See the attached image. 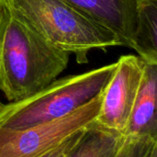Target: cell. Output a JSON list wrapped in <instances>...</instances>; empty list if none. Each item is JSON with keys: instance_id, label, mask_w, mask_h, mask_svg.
I'll list each match as a JSON object with an SVG mask.
<instances>
[{"instance_id": "cell-13", "label": "cell", "mask_w": 157, "mask_h": 157, "mask_svg": "<svg viewBox=\"0 0 157 157\" xmlns=\"http://www.w3.org/2000/svg\"><path fill=\"white\" fill-rule=\"evenodd\" d=\"M2 106H3V104H2V103L0 102V109H1V108H2Z\"/></svg>"}, {"instance_id": "cell-1", "label": "cell", "mask_w": 157, "mask_h": 157, "mask_svg": "<svg viewBox=\"0 0 157 157\" xmlns=\"http://www.w3.org/2000/svg\"><path fill=\"white\" fill-rule=\"evenodd\" d=\"M69 58V52L52 45L2 3L0 91L8 101L23 100L47 87L65 70Z\"/></svg>"}, {"instance_id": "cell-5", "label": "cell", "mask_w": 157, "mask_h": 157, "mask_svg": "<svg viewBox=\"0 0 157 157\" xmlns=\"http://www.w3.org/2000/svg\"><path fill=\"white\" fill-rule=\"evenodd\" d=\"M144 68L139 56L123 55L117 62V68L103 92L99 112L95 123L109 131L125 134L135 102Z\"/></svg>"}, {"instance_id": "cell-4", "label": "cell", "mask_w": 157, "mask_h": 157, "mask_svg": "<svg viewBox=\"0 0 157 157\" xmlns=\"http://www.w3.org/2000/svg\"><path fill=\"white\" fill-rule=\"evenodd\" d=\"M103 93L59 120L21 130L0 128V157H40L79 130L92 123L100 109Z\"/></svg>"}, {"instance_id": "cell-6", "label": "cell", "mask_w": 157, "mask_h": 157, "mask_svg": "<svg viewBox=\"0 0 157 157\" xmlns=\"http://www.w3.org/2000/svg\"><path fill=\"white\" fill-rule=\"evenodd\" d=\"M98 25L114 33L121 46L133 49L138 0H63Z\"/></svg>"}, {"instance_id": "cell-11", "label": "cell", "mask_w": 157, "mask_h": 157, "mask_svg": "<svg viewBox=\"0 0 157 157\" xmlns=\"http://www.w3.org/2000/svg\"><path fill=\"white\" fill-rule=\"evenodd\" d=\"M84 129L77 131L76 132L72 134L70 137H68L66 140H64L57 147H55L54 149H52V151L48 152L47 154L43 155L40 157H66L69 155V153L71 152L72 148L77 143L78 139L80 138V136L84 131Z\"/></svg>"}, {"instance_id": "cell-14", "label": "cell", "mask_w": 157, "mask_h": 157, "mask_svg": "<svg viewBox=\"0 0 157 157\" xmlns=\"http://www.w3.org/2000/svg\"><path fill=\"white\" fill-rule=\"evenodd\" d=\"M154 157H157V154L156 155H154Z\"/></svg>"}, {"instance_id": "cell-8", "label": "cell", "mask_w": 157, "mask_h": 157, "mask_svg": "<svg viewBox=\"0 0 157 157\" xmlns=\"http://www.w3.org/2000/svg\"><path fill=\"white\" fill-rule=\"evenodd\" d=\"M125 136L104 129L94 121L87 125L66 157H115Z\"/></svg>"}, {"instance_id": "cell-12", "label": "cell", "mask_w": 157, "mask_h": 157, "mask_svg": "<svg viewBox=\"0 0 157 157\" xmlns=\"http://www.w3.org/2000/svg\"><path fill=\"white\" fill-rule=\"evenodd\" d=\"M2 3H3V1H2V0H0V7H1V6H2Z\"/></svg>"}, {"instance_id": "cell-2", "label": "cell", "mask_w": 157, "mask_h": 157, "mask_svg": "<svg viewBox=\"0 0 157 157\" xmlns=\"http://www.w3.org/2000/svg\"><path fill=\"white\" fill-rule=\"evenodd\" d=\"M24 23L54 47L86 63L92 49L121 46L118 37L63 0H2Z\"/></svg>"}, {"instance_id": "cell-3", "label": "cell", "mask_w": 157, "mask_h": 157, "mask_svg": "<svg viewBox=\"0 0 157 157\" xmlns=\"http://www.w3.org/2000/svg\"><path fill=\"white\" fill-rule=\"evenodd\" d=\"M116 68L117 63H114L84 74L67 75L28 98L3 105L0 128H30L75 112L104 92Z\"/></svg>"}, {"instance_id": "cell-7", "label": "cell", "mask_w": 157, "mask_h": 157, "mask_svg": "<svg viewBox=\"0 0 157 157\" xmlns=\"http://www.w3.org/2000/svg\"><path fill=\"white\" fill-rule=\"evenodd\" d=\"M157 63L144 62V73L129 119L125 137L157 139Z\"/></svg>"}, {"instance_id": "cell-9", "label": "cell", "mask_w": 157, "mask_h": 157, "mask_svg": "<svg viewBox=\"0 0 157 157\" xmlns=\"http://www.w3.org/2000/svg\"><path fill=\"white\" fill-rule=\"evenodd\" d=\"M157 0H138L133 50L149 63H157Z\"/></svg>"}, {"instance_id": "cell-10", "label": "cell", "mask_w": 157, "mask_h": 157, "mask_svg": "<svg viewBox=\"0 0 157 157\" xmlns=\"http://www.w3.org/2000/svg\"><path fill=\"white\" fill-rule=\"evenodd\" d=\"M157 154V139L144 137H125L115 157H154Z\"/></svg>"}]
</instances>
